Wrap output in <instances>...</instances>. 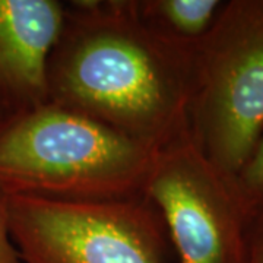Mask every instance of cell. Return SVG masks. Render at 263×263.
I'll list each match as a JSON object with an SVG mask.
<instances>
[{
  "label": "cell",
  "instance_id": "1",
  "mask_svg": "<svg viewBox=\"0 0 263 263\" xmlns=\"http://www.w3.org/2000/svg\"><path fill=\"white\" fill-rule=\"evenodd\" d=\"M193 44L148 27L135 0L70 2L48 54V101L158 149L189 130Z\"/></svg>",
  "mask_w": 263,
  "mask_h": 263
},
{
  "label": "cell",
  "instance_id": "2",
  "mask_svg": "<svg viewBox=\"0 0 263 263\" xmlns=\"http://www.w3.org/2000/svg\"><path fill=\"white\" fill-rule=\"evenodd\" d=\"M155 152L47 101L0 120V189L54 200L141 197Z\"/></svg>",
  "mask_w": 263,
  "mask_h": 263
},
{
  "label": "cell",
  "instance_id": "3",
  "mask_svg": "<svg viewBox=\"0 0 263 263\" xmlns=\"http://www.w3.org/2000/svg\"><path fill=\"white\" fill-rule=\"evenodd\" d=\"M187 122L197 148L235 177L263 132V0L224 2L193 44Z\"/></svg>",
  "mask_w": 263,
  "mask_h": 263
},
{
  "label": "cell",
  "instance_id": "4",
  "mask_svg": "<svg viewBox=\"0 0 263 263\" xmlns=\"http://www.w3.org/2000/svg\"><path fill=\"white\" fill-rule=\"evenodd\" d=\"M12 241L24 263H164L168 235L143 196L54 200L8 195Z\"/></svg>",
  "mask_w": 263,
  "mask_h": 263
},
{
  "label": "cell",
  "instance_id": "5",
  "mask_svg": "<svg viewBox=\"0 0 263 263\" xmlns=\"http://www.w3.org/2000/svg\"><path fill=\"white\" fill-rule=\"evenodd\" d=\"M143 197L160 212L179 263H245L250 212L235 186L190 136L157 149Z\"/></svg>",
  "mask_w": 263,
  "mask_h": 263
},
{
  "label": "cell",
  "instance_id": "6",
  "mask_svg": "<svg viewBox=\"0 0 263 263\" xmlns=\"http://www.w3.org/2000/svg\"><path fill=\"white\" fill-rule=\"evenodd\" d=\"M57 0H0V120L47 103V60L65 18Z\"/></svg>",
  "mask_w": 263,
  "mask_h": 263
},
{
  "label": "cell",
  "instance_id": "7",
  "mask_svg": "<svg viewBox=\"0 0 263 263\" xmlns=\"http://www.w3.org/2000/svg\"><path fill=\"white\" fill-rule=\"evenodd\" d=\"M221 0H135L141 19L164 37L196 43L211 29Z\"/></svg>",
  "mask_w": 263,
  "mask_h": 263
},
{
  "label": "cell",
  "instance_id": "8",
  "mask_svg": "<svg viewBox=\"0 0 263 263\" xmlns=\"http://www.w3.org/2000/svg\"><path fill=\"white\" fill-rule=\"evenodd\" d=\"M234 181L252 216L254 211L263 205V132Z\"/></svg>",
  "mask_w": 263,
  "mask_h": 263
},
{
  "label": "cell",
  "instance_id": "9",
  "mask_svg": "<svg viewBox=\"0 0 263 263\" xmlns=\"http://www.w3.org/2000/svg\"><path fill=\"white\" fill-rule=\"evenodd\" d=\"M0 263H24L12 241L8 214V193L0 189Z\"/></svg>",
  "mask_w": 263,
  "mask_h": 263
},
{
  "label": "cell",
  "instance_id": "10",
  "mask_svg": "<svg viewBox=\"0 0 263 263\" xmlns=\"http://www.w3.org/2000/svg\"><path fill=\"white\" fill-rule=\"evenodd\" d=\"M245 263H263V205L250 216Z\"/></svg>",
  "mask_w": 263,
  "mask_h": 263
}]
</instances>
